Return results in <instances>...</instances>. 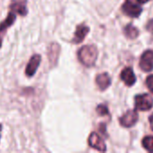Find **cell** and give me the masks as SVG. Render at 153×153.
I'll use <instances>...</instances> for the list:
<instances>
[{"mask_svg": "<svg viewBox=\"0 0 153 153\" xmlns=\"http://www.w3.org/2000/svg\"><path fill=\"white\" fill-rule=\"evenodd\" d=\"M120 77L127 86H132L136 82L135 74H134V71L132 70V68H130V67H126L121 72Z\"/></svg>", "mask_w": 153, "mask_h": 153, "instance_id": "7c38bea8", "label": "cell"}, {"mask_svg": "<svg viewBox=\"0 0 153 153\" xmlns=\"http://www.w3.org/2000/svg\"><path fill=\"white\" fill-rule=\"evenodd\" d=\"M16 20V15L13 12H9V13L7 14L6 18L0 23V48L2 47V41H3V37L6 31V30L11 27L13 22Z\"/></svg>", "mask_w": 153, "mask_h": 153, "instance_id": "30bf717a", "label": "cell"}, {"mask_svg": "<svg viewBox=\"0 0 153 153\" xmlns=\"http://www.w3.org/2000/svg\"><path fill=\"white\" fill-rule=\"evenodd\" d=\"M137 121L138 113L135 110H128L119 119V123L123 127H131L134 126Z\"/></svg>", "mask_w": 153, "mask_h": 153, "instance_id": "52a82bcc", "label": "cell"}, {"mask_svg": "<svg viewBox=\"0 0 153 153\" xmlns=\"http://www.w3.org/2000/svg\"><path fill=\"white\" fill-rule=\"evenodd\" d=\"M143 146L150 152H153V136H146L143 140Z\"/></svg>", "mask_w": 153, "mask_h": 153, "instance_id": "9a60e30c", "label": "cell"}, {"mask_svg": "<svg viewBox=\"0 0 153 153\" xmlns=\"http://www.w3.org/2000/svg\"><path fill=\"white\" fill-rule=\"evenodd\" d=\"M1 131H2V125L0 124V136H1Z\"/></svg>", "mask_w": 153, "mask_h": 153, "instance_id": "44dd1931", "label": "cell"}, {"mask_svg": "<svg viewBox=\"0 0 153 153\" xmlns=\"http://www.w3.org/2000/svg\"><path fill=\"white\" fill-rule=\"evenodd\" d=\"M79 61L85 66L91 67L94 65L98 58V49L93 45H86L82 47L78 51Z\"/></svg>", "mask_w": 153, "mask_h": 153, "instance_id": "6da1fadb", "label": "cell"}, {"mask_svg": "<svg viewBox=\"0 0 153 153\" xmlns=\"http://www.w3.org/2000/svg\"><path fill=\"white\" fill-rule=\"evenodd\" d=\"M88 143L91 148H93V149H95V150H97L99 152H106V150H107L104 141L95 132L91 133V135L89 136Z\"/></svg>", "mask_w": 153, "mask_h": 153, "instance_id": "9c48e42d", "label": "cell"}, {"mask_svg": "<svg viewBox=\"0 0 153 153\" xmlns=\"http://www.w3.org/2000/svg\"><path fill=\"white\" fill-rule=\"evenodd\" d=\"M149 121H150V124H151V129L153 131V113L150 116Z\"/></svg>", "mask_w": 153, "mask_h": 153, "instance_id": "d6986e66", "label": "cell"}, {"mask_svg": "<svg viewBox=\"0 0 153 153\" xmlns=\"http://www.w3.org/2000/svg\"><path fill=\"white\" fill-rule=\"evenodd\" d=\"M138 3H140V4H145V3H147V2H149V1H151V0H136Z\"/></svg>", "mask_w": 153, "mask_h": 153, "instance_id": "ffe728a7", "label": "cell"}, {"mask_svg": "<svg viewBox=\"0 0 153 153\" xmlns=\"http://www.w3.org/2000/svg\"><path fill=\"white\" fill-rule=\"evenodd\" d=\"M90 31V28L86 25L83 24H80L76 27L75 32H74V36L73 39V43L74 44H79L81 42H82L85 39V37L87 36V34Z\"/></svg>", "mask_w": 153, "mask_h": 153, "instance_id": "8fae6325", "label": "cell"}, {"mask_svg": "<svg viewBox=\"0 0 153 153\" xmlns=\"http://www.w3.org/2000/svg\"><path fill=\"white\" fill-rule=\"evenodd\" d=\"M40 62L41 56L39 54H35L30 57L25 68V74L27 77H32L35 74L36 71L38 70V67L39 66Z\"/></svg>", "mask_w": 153, "mask_h": 153, "instance_id": "8992f818", "label": "cell"}, {"mask_svg": "<svg viewBox=\"0 0 153 153\" xmlns=\"http://www.w3.org/2000/svg\"><path fill=\"white\" fill-rule=\"evenodd\" d=\"M146 85L149 88V90L153 93V74L149 75L146 78Z\"/></svg>", "mask_w": 153, "mask_h": 153, "instance_id": "e0dca14e", "label": "cell"}, {"mask_svg": "<svg viewBox=\"0 0 153 153\" xmlns=\"http://www.w3.org/2000/svg\"><path fill=\"white\" fill-rule=\"evenodd\" d=\"M146 29H147L152 34H153V19L150 20V21L148 22V23H147V25H146Z\"/></svg>", "mask_w": 153, "mask_h": 153, "instance_id": "ac0fdd59", "label": "cell"}, {"mask_svg": "<svg viewBox=\"0 0 153 153\" xmlns=\"http://www.w3.org/2000/svg\"><path fill=\"white\" fill-rule=\"evenodd\" d=\"M61 52V47L56 42H52L48 48V58L51 67H55L57 65L59 55Z\"/></svg>", "mask_w": 153, "mask_h": 153, "instance_id": "3957f363", "label": "cell"}, {"mask_svg": "<svg viewBox=\"0 0 153 153\" xmlns=\"http://www.w3.org/2000/svg\"><path fill=\"white\" fill-rule=\"evenodd\" d=\"M141 69L144 72H151L153 70V50H146L141 56L139 63Z\"/></svg>", "mask_w": 153, "mask_h": 153, "instance_id": "277c9868", "label": "cell"}, {"mask_svg": "<svg viewBox=\"0 0 153 153\" xmlns=\"http://www.w3.org/2000/svg\"><path fill=\"white\" fill-rule=\"evenodd\" d=\"M125 35L127 38H129L131 39H136L139 36V30H138L137 28H135L132 24H128L125 28Z\"/></svg>", "mask_w": 153, "mask_h": 153, "instance_id": "5bb4252c", "label": "cell"}, {"mask_svg": "<svg viewBox=\"0 0 153 153\" xmlns=\"http://www.w3.org/2000/svg\"><path fill=\"white\" fill-rule=\"evenodd\" d=\"M96 84L98 85L100 91L107 90L111 84V80H110L109 75L107 73L100 74L96 77Z\"/></svg>", "mask_w": 153, "mask_h": 153, "instance_id": "4fadbf2b", "label": "cell"}, {"mask_svg": "<svg viewBox=\"0 0 153 153\" xmlns=\"http://www.w3.org/2000/svg\"><path fill=\"white\" fill-rule=\"evenodd\" d=\"M96 111H97L98 115H100V116H107V115L109 114L108 107L106 105H104V104L99 105L97 107V108H96Z\"/></svg>", "mask_w": 153, "mask_h": 153, "instance_id": "2e32d148", "label": "cell"}, {"mask_svg": "<svg viewBox=\"0 0 153 153\" xmlns=\"http://www.w3.org/2000/svg\"><path fill=\"white\" fill-rule=\"evenodd\" d=\"M134 101H135L136 109L141 111L150 110L153 107V99L149 94L137 95L134 99Z\"/></svg>", "mask_w": 153, "mask_h": 153, "instance_id": "7a4b0ae2", "label": "cell"}, {"mask_svg": "<svg viewBox=\"0 0 153 153\" xmlns=\"http://www.w3.org/2000/svg\"><path fill=\"white\" fill-rule=\"evenodd\" d=\"M123 13L130 17H138L142 13V7L138 4H136L134 2L132 1H127L123 4L122 6Z\"/></svg>", "mask_w": 153, "mask_h": 153, "instance_id": "5b68a950", "label": "cell"}, {"mask_svg": "<svg viewBox=\"0 0 153 153\" xmlns=\"http://www.w3.org/2000/svg\"><path fill=\"white\" fill-rule=\"evenodd\" d=\"M9 8L11 12L17 13L21 16H26L28 14L26 0H12L10 3Z\"/></svg>", "mask_w": 153, "mask_h": 153, "instance_id": "ba28073f", "label": "cell"}]
</instances>
